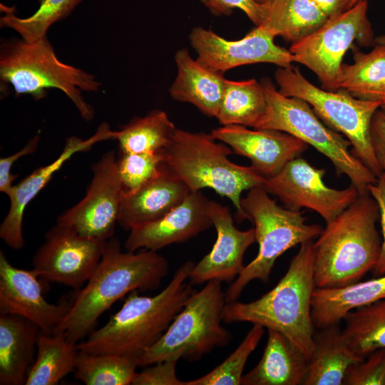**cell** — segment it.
Returning <instances> with one entry per match:
<instances>
[{
    "label": "cell",
    "instance_id": "cell-37",
    "mask_svg": "<svg viewBox=\"0 0 385 385\" xmlns=\"http://www.w3.org/2000/svg\"><path fill=\"white\" fill-rule=\"evenodd\" d=\"M348 368L343 384L385 385V348L379 349Z\"/></svg>",
    "mask_w": 385,
    "mask_h": 385
},
{
    "label": "cell",
    "instance_id": "cell-13",
    "mask_svg": "<svg viewBox=\"0 0 385 385\" xmlns=\"http://www.w3.org/2000/svg\"><path fill=\"white\" fill-rule=\"evenodd\" d=\"M92 172L85 197L59 215L56 223L82 236L108 240L113 237L125 195L114 151L105 153Z\"/></svg>",
    "mask_w": 385,
    "mask_h": 385
},
{
    "label": "cell",
    "instance_id": "cell-41",
    "mask_svg": "<svg viewBox=\"0 0 385 385\" xmlns=\"http://www.w3.org/2000/svg\"><path fill=\"white\" fill-rule=\"evenodd\" d=\"M369 195L376 202L382 230L383 241L381 242V252L379 260L373 268L374 277H380L385 274V173H381L377 178V181L368 187Z\"/></svg>",
    "mask_w": 385,
    "mask_h": 385
},
{
    "label": "cell",
    "instance_id": "cell-3",
    "mask_svg": "<svg viewBox=\"0 0 385 385\" xmlns=\"http://www.w3.org/2000/svg\"><path fill=\"white\" fill-rule=\"evenodd\" d=\"M379 217L378 205L367 193L326 223L312 245L316 288L350 285L373 270L381 248Z\"/></svg>",
    "mask_w": 385,
    "mask_h": 385
},
{
    "label": "cell",
    "instance_id": "cell-27",
    "mask_svg": "<svg viewBox=\"0 0 385 385\" xmlns=\"http://www.w3.org/2000/svg\"><path fill=\"white\" fill-rule=\"evenodd\" d=\"M260 9L257 26L292 43L309 36L328 19L312 0H272L260 4Z\"/></svg>",
    "mask_w": 385,
    "mask_h": 385
},
{
    "label": "cell",
    "instance_id": "cell-16",
    "mask_svg": "<svg viewBox=\"0 0 385 385\" xmlns=\"http://www.w3.org/2000/svg\"><path fill=\"white\" fill-rule=\"evenodd\" d=\"M42 280L32 269L13 266L0 251V314L26 319L40 332L52 334L68 313L71 301L48 302Z\"/></svg>",
    "mask_w": 385,
    "mask_h": 385
},
{
    "label": "cell",
    "instance_id": "cell-7",
    "mask_svg": "<svg viewBox=\"0 0 385 385\" xmlns=\"http://www.w3.org/2000/svg\"><path fill=\"white\" fill-rule=\"evenodd\" d=\"M241 207L244 219L254 225L259 249L257 256L227 288L226 302L237 300L252 280L267 282L278 257L297 245L317 238L322 230L319 225L307 224L300 210L279 205L262 186L249 190L242 197Z\"/></svg>",
    "mask_w": 385,
    "mask_h": 385
},
{
    "label": "cell",
    "instance_id": "cell-44",
    "mask_svg": "<svg viewBox=\"0 0 385 385\" xmlns=\"http://www.w3.org/2000/svg\"><path fill=\"white\" fill-rule=\"evenodd\" d=\"M375 43L385 46V35L376 37L375 38Z\"/></svg>",
    "mask_w": 385,
    "mask_h": 385
},
{
    "label": "cell",
    "instance_id": "cell-33",
    "mask_svg": "<svg viewBox=\"0 0 385 385\" xmlns=\"http://www.w3.org/2000/svg\"><path fill=\"white\" fill-rule=\"evenodd\" d=\"M138 366L134 356L78 351L74 373L86 385H129Z\"/></svg>",
    "mask_w": 385,
    "mask_h": 385
},
{
    "label": "cell",
    "instance_id": "cell-46",
    "mask_svg": "<svg viewBox=\"0 0 385 385\" xmlns=\"http://www.w3.org/2000/svg\"><path fill=\"white\" fill-rule=\"evenodd\" d=\"M384 114H385V101L384 103L379 108Z\"/></svg>",
    "mask_w": 385,
    "mask_h": 385
},
{
    "label": "cell",
    "instance_id": "cell-23",
    "mask_svg": "<svg viewBox=\"0 0 385 385\" xmlns=\"http://www.w3.org/2000/svg\"><path fill=\"white\" fill-rule=\"evenodd\" d=\"M267 330L262 356L252 370L243 374L241 384H302L307 371V357L282 334Z\"/></svg>",
    "mask_w": 385,
    "mask_h": 385
},
{
    "label": "cell",
    "instance_id": "cell-6",
    "mask_svg": "<svg viewBox=\"0 0 385 385\" xmlns=\"http://www.w3.org/2000/svg\"><path fill=\"white\" fill-rule=\"evenodd\" d=\"M211 133L177 128L170 145L163 152V167L183 181L191 192L210 188L227 197L236 209V220H244L243 191L262 186L265 178L251 165L232 162L233 151L216 142Z\"/></svg>",
    "mask_w": 385,
    "mask_h": 385
},
{
    "label": "cell",
    "instance_id": "cell-43",
    "mask_svg": "<svg viewBox=\"0 0 385 385\" xmlns=\"http://www.w3.org/2000/svg\"><path fill=\"white\" fill-rule=\"evenodd\" d=\"M328 17H335L350 9L352 0H312Z\"/></svg>",
    "mask_w": 385,
    "mask_h": 385
},
{
    "label": "cell",
    "instance_id": "cell-31",
    "mask_svg": "<svg viewBox=\"0 0 385 385\" xmlns=\"http://www.w3.org/2000/svg\"><path fill=\"white\" fill-rule=\"evenodd\" d=\"M263 86L255 79L226 80L217 119L222 125H240L256 128L265 113Z\"/></svg>",
    "mask_w": 385,
    "mask_h": 385
},
{
    "label": "cell",
    "instance_id": "cell-21",
    "mask_svg": "<svg viewBox=\"0 0 385 385\" xmlns=\"http://www.w3.org/2000/svg\"><path fill=\"white\" fill-rule=\"evenodd\" d=\"M191 192L163 167L161 173L135 191L125 193L118 223L125 230L155 221L172 211Z\"/></svg>",
    "mask_w": 385,
    "mask_h": 385
},
{
    "label": "cell",
    "instance_id": "cell-8",
    "mask_svg": "<svg viewBox=\"0 0 385 385\" xmlns=\"http://www.w3.org/2000/svg\"><path fill=\"white\" fill-rule=\"evenodd\" d=\"M262 84L267 108L256 128L281 130L300 139L327 157L337 175H346L360 195L369 193L378 176L349 150V140L324 124L304 100L283 95L268 78Z\"/></svg>",
    "mask_w": 385,
    "mask_h": 385
},
{
    "label": "cell",
    "instance_id": "cell-18",
    "mask_svg": "<svg viewBox=\"0 0 385 385\" xmlns=\"http://www.w3.org/2000/svg\"><path fill=\"white\" fill-rule=\"evenodd\" d=\"M209 214L217 232V239L210 252L195 263L189 280L200 284L210 280L232 282L245 265V254L256 242L254 228L238 230L228 207L210 200Z\"/></svg>",
    "mask_w": 385,
    "mask_h": 385
},
{
    "label": "cell",
    "instance_id": "cell-39",
    "mask_svg": "<svg viewBox=\"0 0 385 385\" xmlns=\"http://www.w3.org/2000/svg\"><path fill=\"white\" fill-rule=\"evenodd\" d=\"M215 16L230 15L235 9L242 11L256 25L260 23V4L255 0H200Z\"/></svg>",
    "mask_w": 385,
    "mask_h": 385
},
{
    "label": "cell",
    "instance_id": "cell-28",
    "mask_svg": "<svg viewBox=\"0 0 385 385\" xmlns=\"http://www.w3.org/2000/svg\"><path fill=\"white\" fill-rule=\"evenodd\" d=\"M78 353L77 344L62 332L39 331L36 356L26 377V385H56L75 371Z\"/></svg>",
    "mask_w": 385,
    "mask_h": 385
},
{
    "label": "cell",
    "instance_id": "cell-20",
    "mask_svg": "<svg viewBox=\"0 0 385 385\" xmlns=\"http://www.w3.org/2000/svg\"><path fill=\"white\" fill-rule=\"evenodd\" d=\"M209 202L200 191L191 192L181 204L164 217L130 230L125 242V250L157 252L197 236L212 226Z\"/></svg>",
    "mask_w": 385,
    "mask_h": 385
},
{
    "label": "cell",
    "instance_id": "cell-34",
    "mask_svg": "<svg viewBox=\"0 0 385 385\" xmlns=\"http://www.w3.org/2000/svg\"><path fill=\"white\" fill-rule=\"evenodd\" d=\"M81 0H41L38 10L29 17L16 16L3 6L5 15L0 19L1 27L16 31L25 41H34L46 36L51 26L66 18Z\"/></svg>",
    "mask_w": 385,
    "mask_h": 385
},
{
    "label": "cell",
    "instance_id": "cell-25",
    "mask_svg": "<svg viewBox=\"0 0 385 385\" xmlns=\"http://www.w3.org/2000/svg\"><path fill=\"white\" fill-rule=\"evenodd\" d=\"M314 334V347L302 385H341L352 364L364 359L349 347L338 324Z\"/></svg>",
    "mask_w": 385,
    "mask_h": 385
},
{
    "label": "cell",
    "instance_id": "cell-12",
    "mask_svg": "<svg viewBox=\"0 0 385 385\" xmlns=\"http://www.w3.org/2000/svg\"><path fill=\"white\" fill-rule=\"evenodd\" d=\"M325 174V169L315 168L299 156L288 162L274 176L265 178L262 187L287 208L313 210L328 223L360 194L351 184L342 190L327 186L323 180Z\"/></svg>",
    "mask_w": 385,
    "mask_h": 385
},
{
    "label": "cell",
    "instance_id": "cell-14",
    "mask_svg": "<svg viewBox=\"0 0 385 385\" xmlns=\"http://www.w3.org/2000/svg\"><path fill=\"white\" fill-rule=\"evenodd\" d=\"M106 242L82 236L56 223L33 257V270L44 282L61 284L77 291L96 270Z\"/></svg>",
    "mask_w": 385,
    "mask_h": 385
},
{
    "label": "cell",
    "instance_id": "cell-4",
    "mask_svg": "<svg viewBox=\"0 0 385 385\" xmlns=\"http://www.w3.org/2000/svg\"><path fill=\"white\" fill-rule=\"evenodd\" d=\"M312 245V240L300 245L285 274L261 297L250 302H226L222 322H250L277 331L294 344L309 360L314 334L312 297L316 286Z\"/></svg>",
    "mask_w": 385,
    "mask_h": 385
},
{
    "label": "cell",
    "instance_id": "cell-26",
    "mask_svg": "<svg viewBox=\"0 0 385 385\" xmlns=\"http://www.w3.org/2000/svg\"><path fill=\"white\" fill-rule=\"evenodd\" d=\"M385 299V274L337 288H315L312 297L314 325L322 329L339 324L357 307Z\"/></svg>",
    "mask_w": 385,
    "mask_h": 385
},
{
    "label": "cell",
    "instance_id": "cell-38",
    "mask_svg": "<svg viewBox=\"0 0 385 385\" xmlns=\"http://www.w3.org/2000/svg\"><path fill=\"white\" fill-rule=\"evenodd\" d=\"M175 359L162 361L146 366L137 372L133 385H185V381L178 378Z\"/></svg>",
    "mask_w": 385,
    "mask_h": 385
},
{
    "label": "cell",
    "instance_id": "cell-24",
    "mask_svg": "<svg viewBox=\"0 0 385 385\" xmlns=\"http://www.w3.org/2000/svg\"><path fill=\"white\" fill-rule=\"evenodd\" d=\"M39 329L29 320L0 314V384H25Z\"/></svg>",
    "mask_w": 385,
    "mask_h": 385
},
{
    "label": "cell",
    "instance_id": "cell-32",
    "mask_svg": "<svg viewBox=\"0 0 385 385\" xmlns=\"http://www.w3.org/2000/svg\"><path fill=\"white\" fill-rule=\"evenodd\" d=\"M343 319V336L355 354L365 359L385 348V299L352 309Z\"/></svg>",
    "mask_w": 385,
    "mask_h": 385
},
{
    "label": "cell",
    "instance_id": "cell-2",
    "mask_svg": "<svg viewBox=\"0 0 385 385\" xmlns=\"http://www.w3.org/2000/svg\"><path fill=\"white\" fill-rule=\"evenodd\" d=\"M195 262L188 261L175 272L170 282L154 296L129 293L121 308L101 328L77 344L78 351L137 357L165 332L196 292L187 282Z\"/></svg>",
    "mask_w": 385,
    "mask_h": 385
},
{
    "label": "cell",
    "instance_id": "cell-17",
    "mask_svg": "<svg viewBox=\"0 0 385 385\" xmlns=\"http://www.w3.org/2000/svg\"><path fill=\"white\" fill-rule=\"evenodd\" d=\"M211 134L233 153L250 159L251 166L265 178L276 175L308 148L300 139L274 129L251 130L244 125H227L212 130Z\"/></svg>",
    "mask_w": 385,
    "mask_h": 385
},
{
    "label": "cell",
    "instance_id": "cell-29",
    "mask_svg": "<svg viewBox=\"0 0 385 385\" xmlns=\"http://www.w3.org/2000/svg\"><path fill=\"white\" fill-rule=\"evenodd\" d=\"M354 63L342 64L335 89L367 101H385V46L376 44L369 53L356 51Z\"/></svg>",
    "mask_w": 385,
    "mask_h": 385
},
{
    "label": "cell",
    "instance_id": "cell-42",
    "mask_svg": "<svg viewBox=\"0 0 385 385\" xmlns=\"http://www.w3.org/2000/svg\"><path fill=\"white\" fill-rule=\"evenodd\" d=\"M370 134L379 168L385 173V114L380 109L372 117Z\"/></svg>",
    "mask_w": 385,
    "mask_h": 385
},
{
    "label": "cell",
    "instance_id": "cell-5",
    "mask_svg": "<svg viewBox=\"0 0 385 385\" xmlns=\"http://www.w3.org/2000/svg\"><path fill=\"white\" fill-rule=\"evenodd\" d=\"M0 80L1 92L10 86L16 96L30 95L36 101L43 98L48 89H59L84 120L93 118V108L81 91H97L101 83L93 75L61 62L46 36L34 41L4 40L0 46Z\"/></svg>",
    "mask_w": 385,
    "mask_h": 385
},
{
    "label": "cell",
    "instance_id": "cell-19",
    "mask_svg": "<svg viewBox=\"0 0 385 385\" xmlns=\"http://www.w3.org/2000/svg\"><path fill=\"white\" fill-rule=\"evenodd\" d=\"M113 139V131L106 123H102L89 138L82 140L71 136L59 156L52 163L38 168L16 185H13L7 196L10 205L0 225V238L9 247L19 250L24 246L22 226L25 210L29 202L46 187L53 175L74 154L88 151L96 143Z\"/></svg>",
    "mask_w": 385,
    "mask_h": 385
},
{
    "label": "cell",
    "instance_id": "cell-11",
    "mask_svg": "<svg viewBox=\"0 0 385 385\" xmlns=\"http://www.w3.org/2000/svg\"><path fill=\"white\" fill-rule=\"evenodd\" d=\"M367 6L366 0H361L339 15L328 19L317 30L292 43L289 48L294 62L312 70L326 90L336 91L343 57L354 41L363 46L375 43L367 19Z\"/></svg>",
    "mask_w": 385,
    "mask_h": 385
},
{
    "label": "cell",
    "instance_id": "cell-40",
    "mask_svg": "<svg viewBox=\"0 0 385 385\" xmlns=\"http://www.w3.org/2000/svg\"><path fill=\"white\" fill-rule=\"evenodd\" d=\"M40 140V135H34L20 150L15 153L1 158L0 159V191L8 194L13 187V182L18 177L11 173V170L16 161L19 158L30 155L37 149Z\"/></svg>",
    "mask_w": 385,
    "mask_h": 385
},
{
    "label": "cell",
    "instance_id": "cell-30",
    "mask_svg": "<svg viewBox=\"0 0 385 385\" xmlns=\"http://www.w3.org/2000/svg\"><path fill=\"white\" fill-rule=\"evenodd\" d=\"M176 129L165 111L155 110L113 131V139L120 153H160L171 143Z\"/></svg>",
    "mask_w": 385,
    "mask_h": 385
},
{
    "label": "cell",
    "instance_id": "cell-1",
    "mask_svg": "<svg viewBox=\"0 0 385 385\" xmlns=\"http://www.w3.org/2000/svg\"><path fill=\"white\" fill-rule=\"evenodd\" d=\"M168 271V261L156 251L123 252L118 239L110 238L96 270L73 296L68 313L53 333L62 332L78 344L115 302L134 290L157 289Z\"/></svg>",
    "mask_w": 385,
    "mask_h": 385
},
{
    "label": "cell",
    "instance_id": "cell-15",
    "mask_svg": "<svg viewBox=\"0 0 385 385\" xmlns=\"http://www.w3.org/2000/svg\"><path fill=\"white\" fill-rule=\"evenodd\" d=\"M189 38L197 53V61L222 73L255 63H270L287 68L294 62L291 52L276 45L274 37L260 26L235 41L227 40L211 30L197 26L191 31Z\"/></svg>",
    "mask_w": 385,
    "mask_h": 385
},
{
    "label": "cell",
    "instance_id": "cell-35",
    "mask_svg": "<svg viewBox=\"0 0 385 385\" xmlns=\"http://www.w3.org/2000/svg\"><path fill=\"white\" fill-rule=\"evenodd\" d=\"M265 327L253 324L238 346L220 365L185 385H240L246 362L258 346Z\"/></svg>",
    "mask_w": 385,
    "mask_h": 385
},
{
    "label": "cell",
    "instance_id": "cell-10",
    "mask_svg": "<svg viewBox=\"0 0 385 385\" xmlns=\"http://www.w3.org/2000/svg\"><path fill=\"white\" fill-rule=\"evenodd\" d=\"M274 77L281 93L308 103L327 125L347 138L357 158L376 175L381 173L371 143L370 126L383 101L356 98L342 90L321 89L295 67H280Z\"/></svg>",
    "mask_w": 385,
    "mask_h": 385
},
{
    "label": "cell",
    "instance_id": "cell-45",
    "mask_svg": "<svg viewBox=\"0 0 385 385\" xmlns=\"http://www.w3.org/2000/svg\"><path fill=\"white\" fill-rule=\"evenodd\" d=\"M257 4H265L266 2L270 1L272 0H255Z\"/></svg>",
    "mask_w": 385,
    "mask_h": 385
},
{
    "label": "cell",
    "instance_id": "cell-47",
    "mask_svg": "<svg viewBox=\"0 0 385 385\" xmlns=\"http://www.w3.org/2000/svg\"><path fill=\"white\" fill-rule=\"evenodd\" d=\"M361 0H352L351 3V6L350 8H351L354 5H355L356 3H358L359 1H360Z\"/></svg>",
    "mask_w": 385,
    "mask_h": 385
},
{
    "label": "cell",
    "instance_id": "cell-22",
    "mask_svg": "<svg viewBox=\"0 0 385 385\" xmlns=\"http://www.w3.org/2000/svg\"><path fill=\"white\" fill-rule=\"evenodd\" d=\"M175 61L178 73L170 88L172 98L192 104L207 116L217 118L227 80L224 73L193 59L186 48L175 53Z\"/></svg>",
    "mask_w": 385,
    "mask_h": 385
},
{
    "label": "cell",
    "instance_id": "cell-36",
    "mask_svg": "<svg viewBox=\"0 0 385 385\" xmlns=\"http://www.w3.org/2000/svg\"><path fill=\"white\" fill-rule=\"evenodd\" d=\"M117 170L125 193L139 189L158 177L163 170L160 153H118Z\"/></svg>",
    "mask_w": 385,
    "mask_h": 385
},
{
    "label": "cell",
    "instance_id": "cell-9",
    "mask_svg": "<svg viewBox=\"0 0 385 385\" xmlns=\"http://www.w3.org/2000/svg\"><path fill=\"white\" fill-rule=\"evenodd\" d=\"M225 303L222 282H206L190 297L162 337L136 357L138 366L180 359L195 361L228 345L232 334L222 325Z\"/></svg>",
    "mask_w": 385,
    "mask_h": 385
}]
</instances>
